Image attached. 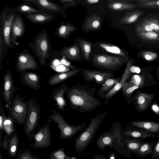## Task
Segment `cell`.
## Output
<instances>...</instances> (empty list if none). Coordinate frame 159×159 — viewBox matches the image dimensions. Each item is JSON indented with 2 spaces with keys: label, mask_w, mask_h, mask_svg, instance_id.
<instances>
[{
  "label": "cell",
  "mask_w": 159,
  "mask_h": 159,
  "mask_svg": "<svg viewBox=\"0 0 159 159\" xmlns=\"http://www.w3.org/2000/svg\"><path fill=\"white\" fill-rule=\"evenodd\" d=\"M25 30L22 16L17 12L13 19L11 30V41L12 46L19 44L16 40L18 38L24 36Z\"/></svg>",
  "instance_id": "17"
},
{
  "label": "cell",
  "mask_w": 159,
  "mask_h": 159,
  "mask_svg": "<svg viewBox=\"0 0 159 159\" xmlns=\"http://www.w3.org/2000/svg\"><path fill=\"white\" fill-rule=\"evenodd\" d=\"M154 31L146 19L143 20L135 28V32H147Z\"/></svg>",
  "instance_id": "42"
},
{
  "label": "cell",
  "mask_w": 159,
  "mask_h": 159,
  "mask_svg": "<svg viewBox=\"0 0 159 159\" xmlns=\"http://www.w3.org/2000/svg\"><path fill=\"white\" fill-rule=\"evenodd\" d=\"M145 13L143 11L132 10L126 12L119 21V24H130L135 22Z\"/></svg>",
  "instance_id": "30"
},
{
  "label": "cell",
  "mask_w": 159,
  "mask_h": 159,
  "mask_svg": "<svg viewBox=\"0 0 159 159\" xmlns=\"http://www.w3.org/2000/svg\"><path fill=\"white\" fill-rule=\"evenodd\" d=\"M51 120L48 118L46 123L42 127L38 125V131L33 135L34 143L30 146L35 149L45 148L49 147L52 144L50 122Z\"/></svg>",
  "instance_id": "11"
},
{
  "label": "cell",
  "mask_w": 159,
  "mask_h": 159,
  "mask_svg": "<svg viewBox=\"0 0 159 159\" xmlns=\"http://www.w3.org/2000/svg\"><path fill=\"white\" fill-rule=\"evenodd\" d=\"M108 113L107 111L93 118L89 122L88 126L77 138L75 148L78 153H81L87 147Z\"/></svg>",
  "instance_id": "4"
},
{
  "label": "cell",
  "mask_w": 159,
  "mask_h": 159,
  "mask_svg": "<svg viewBox=\"0 0 159 159\" xmlns=\"http://www.w3.org/2000/svg\"><path fill=\"white\" fill-rule=\"evenodd\" d=\"M61 63L64 65L68 66L69 67L73 69L76 68L75 67L73 66L70 62L67 61L66 60L63 59L62 60Z\"/></svg>",
  "instance_id": "51"
},
{
  "label": "cell",
  "mask_w": 159,
  "mask_h": 159,
  "mask_svg": "<svg viewBox=\"0 0 159 159\" xmlns=\"http://www.w3.org/2000/svg\"><path fill=\"white\" fill-rule=\"evenodd\" d=\"M93 159H108L105 156L100 155L97 154L94 156Z\"/></svg>",
  "instance_id": "53"
},
{
  "label": "cell",
  "mask_w": 159,
  "mask_h": 159,
  "mask_svg": "<svg viewBox=\"0 0 159 159\" xmlns=\"http://www.w3.org/2000/svg\"><path fill=\"white\" fill-rule=\"evenodd\" d=\"M125 138L121 124L115 121L108 131H106L98 138L96 142L97 146L102 151L106 147L115 150L125 157L132 159L131 152L127 148Z\"/></svg>",
  "instance_id": "2"
},
{
  "label": "cell",
  "mask_w": 159,
  "mask_h": 159,
  "mask_svg": "<svg viewBox=\"0 0 159 159\" xmlns=\"http://www.w3.org/2000/svg\"><path fill=\"white\" fill-rule=\"evenodd\" d=\"M68 89L67 85L63 84L55 89L51 96L52 98L56 102L58 108L62 111L65 110V107L67 105L66 101L64 96Z\"/></svg>",
  "instance_id": "22"
},
{
  "label": "cell",
  "mask_w": 159,
  "mask_h": 159,
  "mask_svg": "<svg viewBox=\"0 0 159 159\" xmlns=\"http://www.w3.org/2000/svg\"><path fill=\"white\" fill-rule=\"evenodd\" d=\"M155 75L157 79L159 80V66L157 68Z\"/></svg>",
  "instance_id": "55"
},
{
  "label": "cell",
  "mask_w": 159,
  "mask_h": 159,
  "mask_svg": "<svg viewBox=\"0 0 159 159\" xmlns=\"http://www.w3.org/2000/svg\"><path fill=\"white\" fill-rule=\"evenodd\" d=\"M84 1L87 4H93L98 3L100 1L99 0H86Z\"/></svg>",
  "instance_id": "52"
},
{
  "label": "cell",
  "mask_w": 159,
  "mask_h": 159,
  "mask_svg": "<svg viewBox=\"0 0 159 159\" xmlns=\"http://www.w3.org/2000/svg\"><path fill=\"white\" fill-rule=\"evenodd\" d=\"M151 110L156 114L159 116V105L156 103H153L151 107Z\"/></svg>",
  "instance_id": "50"
},
{
  "label": "cell",
  "mask_w": 159,
  "mask_h": 159,
  "mask_svg": "<svg viewBox=\"0 0 159 159\" xmlns=\"http://www.w3.org/2000/svg\"><path fill=\"white\" fill-rule=\"evenodd\" d=\"M56 32L54 35L59 38L66 39L69 35L78 29L70 22H61L57 28H55Z\"/></svg>",
  "instance_id": "26"
},
{
  "label": "cell",
  "mask_w": 159,
  "mask_h": 159,
  "mask_svg": "<svg viewBox=\"0 0 159 159\" xmlns=\"http://www.w3.org/2000/svg\"><path fill=\"white\" fill-rule=\"evenodd\" d=\"M14 122L11 118L8 116L6 117L4 122V129L5 134L8 136L11 135L16 131V127Z\"/></svg>",
  "instance_id": "39"
},
{
  "label": "cell",
  "mask_w": 159,
  "mask_h": 159,
  "mask_svg": "<svg viewBox=\"0 0 159 159\" xmlns=\"http://www.w3.org/2000/svg\"><path fill=\"white\" fill-rule=\"evenodd\" d=\"M134 60L132 58H130L126 63L125 69L120 81L103 98L107 100L110 99L121 90L124 84L131 77L132 72L130 68L134 64Z\"/></svg>",
  "instance_id": "18"
},
{
  "label": "cell",
  "mask_w": 159,
  "mask_h": 159,
  "mask_svg": "<svg viewBox=\"0 0 159 159\" xmlns=\"http://www.w3.org/2000/svg\"><path fill=\"white\" fill-rule=\"evenodd\" d=\"M37 159H40L38 158V157H37Z\"/></svg>",
  "instance_id": "59"
},
{
  "label": "cell",
  "mask_w": 159,
  "mask_h": 159,
  "mask_svg": "<svg viewBox=\"0 0 159 159\" xmlns=\"http://www.w3.org/2000/svg\"><path fill=\"white\" fill-rule=\"evenodd\" d=\"M59 1L66 8L70 6L76 5L74 0H59Z\"/></svg>",
  "instance_id": "48"
},
{
  "label": "cell",
  "mask_w": 159,
  "mask_h": 159,
  "mask_svg": "<svg viewBox=\"0 0 159 159\" xmlns=\"http://www.w3.org/2000/svg\"><path fill=\"white\" fill-rule=\"evenodd\" d=\"M0 159H4L2 156L1 150L0 152Z\"/></svg>",
  "instance_id": "57"
},
{
  "label": "cell",
  "mask_w": 159,
  "mask_h": 159,
  "mask_svg": "<svg viewBox=\"0 0 159 159\" xmlns=\"http://www.w3.org/2000/svg\"><path fill=\"white\" fill-rule=\"evenodd\" d=\"M121 78H110L107 79L101 85L97 92V94L101 98L104 97L120 81Z\"/></svg>",
  "instance_id": "29"
},
{
  "label": "cell",
  "mask_w": 159,
  "mask_h": 159,
  "mask_svg": "<svg viewBox=\"0 0 159 159\" xmlns=\"http://www.w3.org/2000/svg\"><path fill=\"white\" fill-rule=\"evenodd\" d=\"M29 45L40 64L46 66V61L50 59V51L52 50L47 32L43 30L39 32Z\"/></svg>",
  "instance_id": "5"
},
{
  "label": "cell",
  "mask_w": 159,
  "mask_h": 159,
  "mask_svg": "<svg viewBox=\"0 0 159 159\" xmlns=\"http://www.w3.org/2000/svg\"><path fill=\"white\" fill-rule=\"evenodd\" d=\"M32 159H37V157L36 155H33Z\"/></svg>",
  "instance_id": "56"
},
{
  "label": "cell",
  "mask_w": 159,
  "mask_h": 159,
  "mask_svg": "<svg viewBox=\"0 0 159 159\" xmlns=\"http://www.w3.org/2000/svg\"><path fill=\"white\" fill-rule=\"evenodd\" d=\"M26 102L28 110L24 131L30 141L33 140L34 133L40 119V108L35 98H31Z\"/></svg>",
  "instance_id": "6"
},
{
  "label": "cell",
  "mask_w": 159,
  "mask_h": 159,
  "mask_svg": "<svg viewBox=\"0 0 159 159\" xmlns=\"http://www.w3.org/2000/svg\"><path fill=\"white\" fill-rule=\"evenodd\" d=\"M101 25V20L100 16L97 14H93L87 18L84 26L86 30L94 31L99 29Z\"/></svg>",
  "instance_id": "32"
},
{
  "label": "cell",
  "mask_w": 159,
  "mask_h": 159,
  "mask_svg": "<svg viewBox=\"0 0 159 159\" xmlns=\"http://www.w3.org/2000/svg\"><path fill=\"white\" fill-rule=\"evenodd\" d=\"M14 9L17 13L25 15L40 12H48L35 8L32 6L31 4L25 2L20 4Z\"/></svg>",
  "instance_id": "33"
},
{
  "label": "cell",
  "mask_w": 159,
  "mask_h": 159,
  "mask_svg": "<svg viewBox=\"0 0 159 159\" xmlns=\"http://www.w3.org/2000/svg\"><path fill=\"white\" fill-rule=\"evenodd\" d=\"M138 57L148 61H152L157 60L158 57L157 53L148 51H141L138 54Z\"/></svg>",
  "instance_id": "40"
},
{
  "label": "cell",
  "mask_w": 159,
  "mask_h": 159,
  "mask_svg": "<svg viewBox=\"0 0 159 159\" xmlns=\"http://www.w3.org/2000/svg\"><path fill=\"white\" fill-rule=\"evenodd\" d=\"M6 116L1 100H0V142L2 141V134L4 129V122Z\"/></svg>",
  "instance_id": "43"
},
{
  "label": "cell",
  "mask_w": 159,
  "mask_h": 159,
  "mask_svg": "<svg viewBox=\"0 0 159 159\" xmlns=\"http://www.w3.org/2000/svg\"><path fill=\"white\" fill-rule=\"evenodd\" d=\"M93 57V66L111 72L118 71L128 61L120 56H111L104 53L95 54Z\"/></svg>",
  "instance_id": "7"
},
{
  "label": "cell",
  "mask_w": 159,
  "mask_h": 159,
  "mask_svg": "<svg viewBox=\"0 0 159 159\" xmlns=\"http://www.w3.org/2000/svg\"><path fill=\"white\" fill-rule=\"evenodd\" d=\"M71 159H76V158L75 156H72L71 157Z\"/></svg>",
  "instance_id": "58"
},
{
  "label": "cell",
  "mask_w": 159,
  "mask_h": 159,
  "mask_svg": "<svg viewBox=\"0 0 159 159\" xmlns=\"http://www.w3.org/2000/svg\"><path fill=\"white\" fill-rule=\"evenodd\" d=\"M32 152L28 149L20 151L17 156V159H32Z\"/></svg>",
  "instance_id": "45"
},
{
  "label": "cell",
  "mask_w": 159,
  "mask_h": 159,
  "mask_svg": "<svg viewBox=\"0 0 159 159\" xmlns=\"http://www.w3.org/2000/svg\"><path fill=\"white\" fill-rule=\"evenodd\" d=\"M154 145L153 142L143 143L140 148L134 154L139 157L143 158L147 155L152 154Z\"/></svg>",
  "instance_id": "35"
},
{
  "label": "cell",
  "mask_w": 159,
  "mask_h": 159,
  "mask_svg": "<svg viewBox=\"0 0 159 159\" xmlns=\"http://www.w3.org/2000/svg\"><path fill=\"white\" fill-rule=\"evenodd\" d=\"M49 159H71V157L67 156L63 148L56 149L49 155Z\"/></svg>",
  "instance_id": "41"
},
{
  "label": "cell",
  "mask_w": 159,
  "mask_h": 159,
  "mask_svg": "<svg viewBox=\"0 0 159 159\" xmlns=\"http://www.w3.org/2000/svg\"><path fill=\"white\" fill-rule=\"evenodd\" d=\"M82 70L76 68L66 72L54 74L49 77L48 83L51 86L58 84L75 76Z\"/></svg>",
  "instance_id": "20"
},
{
  "label": "cell",
  "mask_w": 159,
  "mask_h": 159,
  "mask_svg": "<svg viewBox=\"0 0 159 159\" xmlns=\"http://www.w3.org/2000/svg\"><path fill=\"white\" fill-rule=\"evenodd\" d=\"M131 138L128 139L126 137L125 142L128 149L131 152L134 153L138 150L143 142L142 141V139Z\"/></svg>",
  "instance_id": "36"
},
{
  "label": "cell",
  "mask_w": 159,
  "mask_h": 159,
  "mask_svg": "<svg viewBox=\"0 0 159 159\" xmlns=\"http://www.w3.org/2000/svg\"><path fill=\"white\" fill-rule=\"evenodd\" d=\"M108 159H116V154L115 153L111 152L108 156Z\"/></svg>",
  "instance_id": "54"
},
{
  "label": "cell",
  "mask_w": 159,
  "mask_h": 159,
  "mask_svg": "<svg viewBox=\"0 0 159 159\" xmlns=\"http://www.w3.org/2000/svg\"><path fill=\"white\" fill-rule=\"evenodd\" d=\"M98 45L100 48L106 51L122 57L127 61L130 59L127 51L116 45L103 42L99 43Z\"/></svg>",
  "instance_id": "27"
},
{
  "label": "cell",
  "mask_w": 159,
  "mask_h": 159,
  "mask_svg": "<svg viewBox=\"0 0 159 159\" xmlns=\"http://www.w3.org/2000/svg\"><path fill=\"white\" fill-rule=\"evenodd\" d=\"M157 134L158 139L154 146L151 159H159V131Z\"/></svg>",
  "instance_id": "46"
},
{
  "label": "cell",
  "mask_w": 159,
  "mask_h": 159,
  "mask_svg": "<svg viewBox=\"0 0 159 159\" xmlns=\"http://www.w3.org/2000/svg\"><path fill=\"white\" fill-rule=\"evenodd\" d=\"M2 35L1 32H0V70H2V58L3 56V45L4 43L3 39L2 38Z\"/></svg>",
  "instance_id": "49"
},
{
  "label": "cell",
  "mask_w": 159,
  "mask_h": 159,
  "mask_svg": "<svg viewBox=\"0 0 159 159\" xmlns=\"http://www.w3.org/2000/svg\"><path fill=\"white\" fill-rule=\"evenodd\" d=\"M25 17L33 23L42 25L53 20L56 16L50 13L44 12L26 15Z\"/></svg>",
  "instance_id": "23"
},
{
  "label": "cell",
  "mask_w": 159,
  "mask_h": 159,
  "mask_svg": "<svg viewBox=\"0 0 159 159\" xmlns=\"http://www.w3.org/2000/svg\"><path fill=\"white\" fill-rule=\"evenodd\" d=\"M18 137L17 134H14L9 139L8 155L11 157H15L18 152L19 145Z\"/></svg>",
  "instance_id": "34"
},
{
  "label": "cell",
  "mask_w": 159,
  "mask_h": 159,
  "mask_svg": "<svg viewBox=\"0 0 159 159\" xmlns=\"http://www.w3.org/2000/svg\"><path fill=\"white\" fill-rule=\"evenodd\" d=\"M20 77L22 84L36 90L39 89L40 82L42 79L38 73L25 71L22 73Z\"/></svg>",
  "instance_id": "19"
},
{
  "label": "cell",
  "mask_w": 159,
  "mask_h": 159,
  "mask_svg": "<svg viewBox=\"0 0 159 159\" xmlns=\"http://www.w3.org/2000/svg\"><path fill=\"white\" fill-rule=\"evenodd\" d=\"M154 67L153 66L143 68L139 74L133 75L124 84L121 89L122 94L129 104H131L132 96L136 90L157 84L150 73Z\"/></svg>",
  "instance_id": "3"
},
{
  "label": "cell",
  "mask_w": 159,
  "mask_h": 159,
  "mask_svg": "<svg viewBox=\"0 0 159 159\" xmlns=\"http://www.w3.org/2000/svg\"><path fill=\"white\" fill-rule=\"evenodd\" d=\"M33 4L38 9L51 13L62 14L66 18L65 14L66 8L62 5L47 0H24V2Z\"/></svg>",
  "instance_id": "13"
},
{
  "label": "cell",
  "mask_w": 159,
  "mask_h": 159,
  "mask_svg": "<svg viewBox=\"0 0 159 159\" xmlns=\"http://www.w3.org/2000/svg\"><path fill=\"white\" fill-rule=\"evenodd\" d=\"M17 12L14 9L7 6L0 14V31L4 44L7 47H11V30L13 19Z\"/></svg>",
  "instance_id": "8"
},
{
  "label": "cell",
  "mask_w": 159,
  "mask_h": 159,
  "mask_svg": "<svg viewBox=\"0 0 159 159\" xmlns=\"http://www.w3.org/2000/svg\"><path fill=\"white\" fill-rule=\"evenodd\" d=\"M110 9L115 11H121L134 10L137 7L136 4L127 2L112 1L107 4Z\"/></svg>",
  "instance_id": "28"
},
{
  "label": "cell",
  "mask_w": 159,
  "mask_h": 159,
  "mask_svg": "<svg viewBox=\"0 0 159 159\" xmlns=\"http://www.w3.org/2000/svg\"><path fill=\"white\" fill-rule=\"evenodd\" d=\"M80 73L86 81H93L98 85H102L108 79L115 78L112 72L98 70L82 69Z\"/></svg>",
  "instance_id": "14"
},
{
  "label": "cell",
  "mask_w": 159,
  "mask_h": 159,
  "mask_svg": "<svg viewBox=\"0 0 159 159\" xmlns=\"http://www.w3.org/2000/svg\"><path fill=\"white\" fill-rule=\"evenodd\" d=\"M24 98L16 94L7 108L9 116L14 123L23 125L25 124L28 109L26 102L24 101Z\"/></svg>",
  "instance_id": "9"
},
{
  "label": "cell",
  "mask_w": 159,
  "mask_h": 159,
  "mask_svg": "<svg viewBox=\"0 0 159 159\" xmlns=\"http://www.w3.org/2000/svg\"><path fill=\"white\" fill-rule=\"evenodd\" d=\"M137 7L159 9V0H134Z\"/></svg>",
  "instance_id": "37"
},
{
  "label": "cell",
  "mask_w": 159,
  "mask_h": 159,
  "mask_svg": "<svg viewBox=\"0 0 159 159\" xmlns=\"http://www.w3.org/2000/svg\"><path fill=\"white\" fill-rule=\"evenodd\" d=\"M125 137L145 139L151 138L153 139L155 134L143 129L129 125L124 130Z\"/></svg>",
  "instance_id": "21"
},
{
  "label": "cell",
  "mask_w": 159,
  "mask_h": 159,
  "mask_svg": "<svg viewBox=\"0 0 159 159\" xmlns=\"http://www.w3.org/2000/svg\"><path fill=\"white\" fill-rule=\"evenodd\" d=\"M78 42L79 46L85 59L89 60L91 50V43L88 41L82 39H79Z\"/></svg>",
  "instance_id": "38"
},
{
  "label": "cell",
  "mask_w": 159,
  "mask_h": 159,
  "mask_svg": "<svg viewBox=\"0 0 159 159\" xmlns=\"http://www.w3.org/2000/svg\"><path fill=\"white\" fill-rule=\"evenodd\" d=\"M61 55L63 57L72 61H80V50L76 44L69 47H63Z\"/></svg>",
  "instance_id": "24"
},
{
  "label": "cell",
  "mask_w": 159,
  "mask_h": 159,
  "mask_svg": "<svg viewBox=\"0 0 159 159\" xmlns=\"http://www.w3.org/2000/svg\"><path fill=\"white\" fill-rule=\"evenodd\" d=\"M96 87L78 83L68 89L66 94L70 108L81 113L89 112L101 105L94 97Z\"/></svg>",
  "instance_id": "1"
},
{
  "label": "cell",
  "mask_w": 159,
  "mask_h": 159,
  "mask_svg": "<svg viewBox=\"0 0 159 159\" xmlns=\"http://www.w3.org/2000/svg\"><path fill=\"white\" fill-rule=\"evenodd\" d=\"M131 126L138 128L157 134L159 131V122L147 121H136L129 122Z\"/></svg>",
  "instance_id": "25"
},
{
  "label": "cell",
  "mask_w": 159,
  "mask_h": 159,
  "mask_svg": "<svg viewBox=\"0 0 159 159\" xmlns=\"http://www.w3.org/2000/svg\"><path fill=\"white\" fill-rule=\"evenodd\" d=\"M155 97L154 93H147L138 90L136 91L135 94L132 97L131 101L134 105L137 111L141 112L148 109Z\"/></svg>",
  "instance_id": "16"
},
{
  "label": "cell",
  "mask_w": 159,
  "mask_h": 159,
  "mask_svg": "<svg viewBox=\"0 0 159 159\" xmlns=\"http://www.w3.org/2000/svg\"><path fill=\"white\" fill-rule=\"evenodd\" d=\"M153 31L159 34V20L154 18L146 19Z\"/></svg>",
  "instance_id": "44"
},
{
  "label": "cell",
  "mask_w": 159,
  "mask_h": 159,
  "mask_svg": "<svg viewBox=\"0 0 159 159\" xmlns=\"http://www.w3.org/2000/svg\"><path fill=\"white\" fill-rule=\"evenodd\" d=\"M8 136L5 134L2 141L0 142V147L4 150H8Z\"/></svg>",
  "instance_id": "47"
},
{
  "label": "cell",
  "mask_w": 159,
  "mask_h": 159,
  "mask_svg": "<svg viewBox=\"0 0 159 159\" xmlns=\"http://www.w3.org/2000/svg\"><path fill=\"white\" fill-rule=\"evenodd\" d=\"M17 88L14 87L12 75L9 69H7L3 77L2 96L7 108L12 102L13 97Z\"/></svg>",
  "instance_id": "15"
},
{
  "label": "cell",
  "mask_w": 159,
  "mask_h": 159,
  "mask_svg": "<svg viewBox=\"0 0 159 159\" xmlns=\"http://www.w3.org/2000/svg\"><path fill=\"white\" fill-rule=\"evenodd\" d=\"M16 58V67L18 72L23 73L27 70H36L39 68L37 61L26 49L17 54Z\"/></svg>",
  "instance_id": "12"
},
{
  "label": "cell",
  "mask_w": 159,
  "mask_h": 159,
  "mask_svg": "<svg viewBox=\"0 0 159 159\" xmlns=\"http://www.w3.org/2000/svg\"><path fill=\"white\" fill-rule=\"evenodd\" d=\"M51 111L52 114L50 116L49 118L57 124L60 131V137L61 139H66L73 137L85 126L84 123L76 126L70 125L65 121L60 114L54 110Z\"/></svg>",
  "instance_id": "10"
},
{
  "label": "cell",
  "mask_w": 159,
  "mask_h": 159,
  "mask_svg": "<svg viewBox=\"0 0 159 159\" xmlns=\"http://www.w3.org/2000/svg\"><path fill=\"white\" fill-rule=\"evenodd\" d=\"M136 36L141 41L147 43H159V34L155 32H135Z\"/></svg>",
  "instance_id": "31"
}]
</instances>
